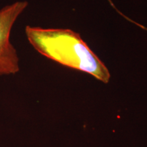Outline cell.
Wrapping results in <instances>:
<instances>
[{
    "mask_svg": "<svg viewBox=\"0 0 147 147\" xmlns=\"http://www.w3.org/2000/svg\"><path fill=\"white\" fill-rule=\"evenodd\" d=\"M25 34L29 43L43 56L87 72L103 82L109 81L110 74L106 66L78 33L70 29H43L27 25Z\"/></svg>",
    "mask_w": 147,
    "mask_h": 147,
    "instance_id": "cell-1",
    "label": "cell"
},
{
    "mask_svg": "<svg viewBox=\"0 0 147 147\" xmlns=\"http://www.w3.org/2000/svg\"><path fill=\"white\" fill-rule=\"evenodd\" d=\"M27 5V1H16L0 10V76L16 74L19 71V59L10 42V33Z\"/></svg>",
    "mask_w": 147,
    "mask_h": 147,
    "instance_id": "cell-2",
    "label": "cell"
}]
</instances>
